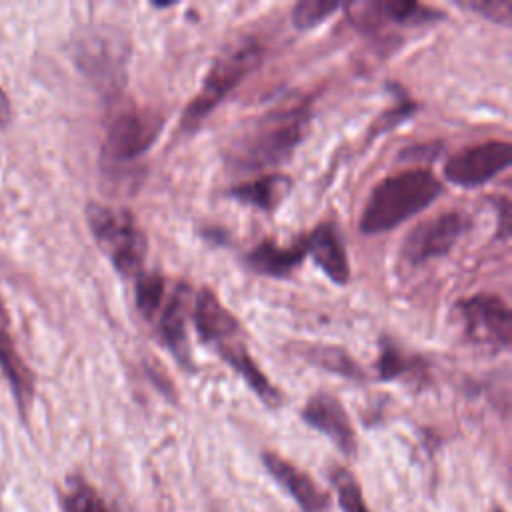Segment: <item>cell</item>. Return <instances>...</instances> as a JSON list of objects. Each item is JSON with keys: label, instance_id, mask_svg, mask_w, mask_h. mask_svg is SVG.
Masks as SVG:
<instances>
[{"label": "cell", "instance_id": "6da1fadb", "mask_svg": "<svg viewBox=\"0 0 512 512\" xmlns=\"http://www.w3.org/2000/svg\"><path fill=\"white\" fill-rule=\"evenodd\" d=\"M310 114V104L302 100L252 118L230 142L228 164L240 172H260L286 162L304 140Z\"/></svg>", "mask_w": 512, "mask_h": 512}, {"label": "cell", "instance_id": "7a4b0ae2", "mask_svg": "<svg viewBox=\"0 0 512 512\" xmlns=\"http://www.w3.org/2000/svg\"><path fill=\"white\" fill-rule=\"evenodd\" d=\"M442 192L440 180L426 168H410L378 182L362 210L360 230L382 234L430 206Z\"/></svg>", "mask_w": 512, "mask_h": 512}, {"label": "cell", "instance_id": "3957f363", "mask_svg": "<svg viewBox=\"0 0 512 512\" xmlns=\"http://www.w3.org/2000/svg\"><path fill=\"white\" fill-rule=\"evenodd\" d=\"M262 46L254 38H240L232 46L224 48L208 70L202 88L196 98L184 108L180 128L182 132H194L212 110L262 62Z\"/></svg>", "mask_w": 512, "mask_h": 512}, {"label": "cell", "instance_id": "277c9868", "mask_svg": "<svg viewBox=\"0 0 512 512\" xmlns=\"http://www.w3.org/2000/svg\"><path fill=\"white\" fill-rule=\"evenodd\" d=\"M86 218L98 246L114 268L124 276H138L146 258V236L134 216L124 208L90 202Z\"/></svg>", "mask_w": 512, "mask_h": 512}, {"label": "cell", "instance_id": "5b68a950", "mask_svg": "<svg viewBox=\"0 0 512 512\" xmlns=\"http://www.w3.org/2000/svg\"><path fill=\"white\" fill-rule=\"evenodd\" d=\"M162 116L156 110L130 106L114 114L104 136V158L108 162H130L140 158L162 132Z\"/></svg>", "mask_w": 512, "mask_h": 512}, {"label": "cell", "instance_id": "8992f818", "mask_svg": "<svg viewBox=\"0 0 512 512\" xmlns=\"http://www.w3.org/2000/svg\"><path fill=\"white\" fill-rule=\"evenodd\" d=\"M512 162V146L506 140H488L466 146L452 154L444 164L448 182L462 188H476L490 182Z\"/></svg>", "mask_w": 512, "mask_h": 512}, {"label": "cell", "instance_id": "52a82bcc", "mask_svg": "<svg viewBox=\"0 0 512 512\" xmlns=\"http://www.w3.org/2000/svg\"><path fill=\"white\" fill-rule=\"evenodd\" d=\"M128 44L118 32H92L78 44V62L104 88H120L126 78Z\"/></svg>", "mask_w": 512, "mask_h": 512}, {"label": "cell", "instance_id": "ba28073f", "mask_svg": "<svg viewBox=\"0 0 512 512\" xmlns=\"http://www.w3.org/2000/svg\"><path fill=\"white\" fill-rule=\"evenodd\" d=\"M466 336L476 344L508 348L512 340V316L506 302L494 294H476L458 304Z\"/></svg>", "mask_w": 512, "mask_h": 512}, {"label": "cell", "instance_id": "9c48e42d", "mask_svg": "<svg viewBox=\"0 0 512 512\" xmlns=\"http://www.w3.org/2000/svg\"><path fill=\"white\" fill-rule=\"evenodd\" d=\"M466 228V218L460 212H444L414 226L402 244L400 256L408 264H424L452 250Z\"/></svg>", "mask_w": 512, "mask_h": 512}, {"label": "cell", "instance_id": "30bf717a", "mask_svg": "<svg viewBox=\"0 0 512 512\" xmlns=\"http://www.w3.org/2000/svg\"><path fill=\"white\" fill-rule=\"evenodd\" d=\"M348 16L360 30H376L384 24L400 26H422L444 18L442 12L422 6L418 2H360L346 6Z\"/></svg>", "mask_w": 512, "mask_h": 512}, {"label": "cell", "instance_id": "8fae6325", "mask_svg": "<svg viewBox=\"0 0 512 512\" xmlns=\"http://www.w3.org/2000/svg\"><path fill=\"white\" fill-rule=\"evenodd\" d=\"M300 416L308 426L326 434L344 454L352 456L356 452V434L352 422L340 400L334 398L332 394H314L302 408Z\"/></svg>", "mask_w": 512, "mask_h": 512}, {"label": "cell", "instance_id": "7c38bea8", "mask_svg": "<svg viewBox=\"0 0 512 512\" xmlns=\"http://www.w3.org/2000/svg\"><path fill=\"white\" fill-rule=\"evenodd\" d=\"M262 462L270 476L298 502L302 512H330L328 494L320 490L306 472L274 452H264Z\"/></svg>", "mask_w": 512, "mask_h": 512}, {"label": "cell", "instance_id": "4fadbf2b", "mask_svg": "<svg viewBox=\"0 0 512 512\" xmlns=\"http://www.w3.org/2000/svg\"><path fill=\"white\" fill-rule=\"evenodd\" d=\"M192 302V294L186 286H174L166 294L160 310L152 318L158 324L162 342L170 348L174 358L184 366H190V348L186 338V304Z\"/></svg>", "mask_w": 512, "mask_h": 512}, {"label": "cell", "instance_id": "5bb4252c", "mask_svg": "<svg viewBox=\"0 0 512 512\" xmlns=\"http://www.w3.org/2000/svg\"><path fill=\"white\" fill-rule=\"evenodd\" d=\"M190 314L194 318V326L200 338L214 346L230 342L240 330L234 314L218 300V296L210 288H202L194 296Z\"/></svg>", "mask_w": 512, "mask_h": 512}, {"label": "cell", "instance_id": "9a60e30c", "mask_svg": "<svg viewBox=\"0 0 512 512\" xmlns=\"http://www.w3.org/2000/svg\"><path fill=\"white\" fill-rule=\"evenodd\" d=\"M306 252L314 258L320 270L334 282L346 284L350 278V266L346 250L338 230L332 224L316 226L308 236H304Z\"/></svg>", "mask_w": 512, "mask_h": 512}, {"label": "cell", "instance_id": "2e32d148", "mask_svg": "<svg viewBox=\"0 0 512 512\" xmlns=\"http://www.w3.org/2000/svg\"><path fill=\"white\" fill-rule=\"evenodd\" d=\"M306 254L308 252H306L304 238H300L290 246H280L272 240H266L248 252L246 264L250 266V270L258 274L286 278L292 274V270L298 268V264L304 260Z\"/></svg>", "mask_w": 512, "mask_h": 512}, {"label": "cell", "instance_id": "e0dca14e", "mask_svg": "<svg viewBox=\"0 0 512 512\" xmlns=\"http://www.w3.org/2000/svg\"><path fill=\"white\" fill-rule=\"evenodd\" d=\"M0 364L4 368V374L12 386V392L20 404V410L24 412L32 400L34 394V380L22 358L18 356L14 342L10 338V332L6 328V314L0 308Z\"/></svg>", "mask_w": 512, "mask_h": 512}, {"label": "cell", "instance_id": "ac0fdd59", "mask_svg": "<svg viewBox=\"0 0 512 512\" xmlns=\"http://www.w3.org/2000/svg\"><path fill=\"white\" fill-rule=\"evenodd\" d=\"M216 350L266 404H270V406L280 404V392L270 384V380L264 376V372L256 366V362L250 358L244 344L226 342V344L216 346Z\"/></svg>", "mask_w": 512, "mask_h": 512}, {"label": "cell", "instance_id": "d6986e66", "mask_svg": "<svg viewBox=\"0 0 512 512\" xmlns=\"http://www.w3.org/2000/svg\"><path fill=\"white\" fill-rule=\"evenodd\" d=\"M288 188L290 180L284 174H268L230 188L228 196L260 210H274L288 194Z\"/></svg>", "mask_w": 512, "mask_h": 512}, {"label": "cell", "instance_id": "ffe728a7", "mask_svg": "<svg viewBox=\"0 0 512 512\" xmlns=\"http://www.w3.org/2000/svg\"><path fill=\"white\" fill-rule=\"evenodd\" d=\"M60 506L62 512H110L102 496L78 476L68 480V486L60 496Z\"/></svg>", "mask_w": 512, "mask_h": 512}, {"label": "cell", "instance_id": "44dd1931", "mask_svg": "<svg viewBox=\"0 0 512 512\" xmlns=\"http://www.w3.org/2000/svg\"><path fill=\"white\" fill-rule=\"evenodd\" d=\"M164 298H166V282H164V278L160 274H156V272H150V274L140 272L138 280H136V304H138V310L148 320H152L156 316V312L160 310Z\"/></svg>", "mask_w": 512, "mask_h": 512}, {"label": "cell", "instance_id": "7402d4cb", "mask_svg": "<svg viewBox=\"0 0 512 512\" xmlns=\"http://www.w3.org/2000/svg\"><path fill=\"white\" fill-rule=\"evenodd\" d=\"M330 482L336 488L338 506H340L342 512H370L364 504L362 490H360L356 478L346 468L336 466L330 472Z\"/></svg>", "mask_w": 512, "mask_h": 512}, {"label": "cell", "instance_id": "603a6c76", "mask_svg": "<svg viewBox=\"0 0 512 512\" xmlns=\"http://www.w3.org/2000/svg\"><path fill=\"white\" fill-rule=\"evenodd\" d=\"M306 356L314 362L324 366L326 370H334L346 378H364V372L360 366L344 352L338 348H328V346H318L306 352Z\"/></svg>", "mask_w": 512, "mask_h": 512}, {"label": "cell", "instance_id": "cb8c5ba5", "mask_svg": "<svg viewBox=\"0 0 512 512\" xmlns=\"http://www.w3.org/2000/svg\"><path fill=\"white\" fill-rule=\"evenodd\" d=\"M340 8L338 2H324V0H302L292 10V22L298 30H310L324 22L332 12Z\"/></svg>", "mask_w": 512, "mask_h": 512}, {"label": "cell", "instance_id": "d4e9b609", "mask_svg": "<svg viewBox=\"0 0 512 512\" xmlns=\"http://www.w3.org/2000/svg\"><path fill=\"white\" fill-rule=\"evenodd\" d=\"M460 6L496 24H502V26L512 24V6L508 0H468V2H460Z\"/></svg>", "mask_w": 512, "mask_h": 512}, {"label": "cell", "instance_id": "484cf974", "mask_svg": "<svg viewBox=\"0 0 512 512\" xmlns=\"http://www.w3.org/2000/svg\"><path fill=\"white\" fill-rule=\"evenodd\" d=\"M412 370V362L406 360L398 348H394L392 344L384 342L382 344V352L378 358V372L382 380H394L406 372Z\"/></svg>", "mask_w": 512, "mask_h": 512}, {"label": "cell", "instance_id": "4316f807", "mask_svg": "<svg viewBox=\"0 0 512 512\" xmlns=\"http://www.w3.org/2000/svg\"><path fill=\"white\" fill-rule=\"evenodd\" d=\"M8 120H10V102L0 88V126H4Z\"/></svg>", "mask_w": 512, "mask_h": 512}, {"label": "cell", "instance_id": "83f0119b", "mask_svg": "<svg viewBox=\"0 0 512 512\" xmlns=\"http://www.w3.org/2000/svg\"><path fill=\"white\" fill-rule=\"evenodd\" d=\"M492 512H504V510H502L500 506H494V508H492Z\"/></svg>", "mask_w": 512, "mask_h": 512}]
</instances>
